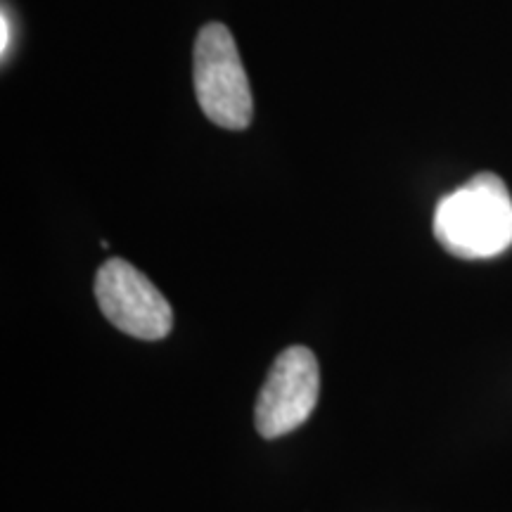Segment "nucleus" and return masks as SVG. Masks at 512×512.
Returning <instances> with one entry per match:
<instances>
[{
    "mask_svg": "<svg viewBox=\"0 0 512 512\" xmlns=\"http://www.w3.org/2000/svg\"><path fill=\"white\" fill-rule=\"evenodd\" d=\"M439 245L460 259H491L512 245V197L501 178L479 174L434 211Z\"/></svg>",
    "mask_w": 512,
    "mask_h": 512,
    "instance_id": "obj_1",
    "label": "nucleus"
},
{
    "mask_svg": "<svg viewBox=\"0 0 512 512\" xmlns=\"http://www.w3.org/2000/svg\"><path fill=\"white\" fill-rule=\"evenodd\" d=\"M195 95L216 126L242 131L252 121V88L235 38L223 24H207L195 41Z\"/></svg>",
    "mask_w": 512,
    "mask_h": 512,
    "instance_id": "obj_2",
    "label": "nucleus"
},
{
    "mask_svg": "<svg viewBox=\"0 0 512 512\" xmlns=\"http://www.w3.org/2000/svg\"><path fill=\"white\" fill-rule=\"evenodd\" d=\"M95 299L114 328L155 342L171 332L174 311L150 278L124 259H110L95 275Z\"/></svg>",
    "mask_w": 512,
    "mask_h": 512,
    "instance_id": "obj_3",
    "label": "nucleus"
},
{
    "mask_svg": "<svg viewBox=\"0 0 512 512\" xmlns=\"http://www.w3.org/2000/svg\"><path fill=\"white\" fill-rule=\"evenodd\" d=\"M320 373L311 349L290 347L273 361L256 396L254 425L264 439H278L309 420L318 403Z\"/></svg>",
    "mask_w": 512,
    "mask_h": 512,
    "instance_id": "obj_4",
    "label": "nucleus"
},
{
    "mask_svg": "<svg viewBox=\"0 0 512 512\" xmlns=\"http://www.w3.org/2000/svg\"><path fill=\"white\" fill-rule=\"evenodd\" d=\"M0 24H3V38H0V53H8V46H10V38H12V29H10V17L8 12L3 10V19H0Z\"/></svg>",
    "mask_w": 512,
    "mask_h": 512,
    "instance_id": "obj_5",
    "label": "nucleus"
}]
</instances>
